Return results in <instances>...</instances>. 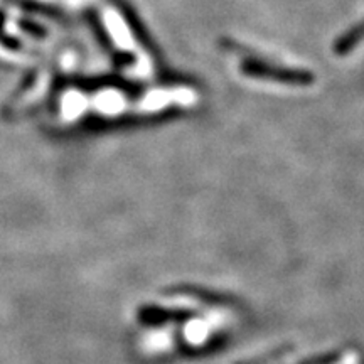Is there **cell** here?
<instances>
[{
  "instance_id": "6da1fadb",
  "label": "cell",
  "mask_w": 364,
  "mask_h": 364,
  "mask_svg": "<svg viewBox=\"0 0 364 364\" xmlns=\"http://www.w3.org/2000/svg\"><path fill=\"white\" fill-rule=\"evenodd\" d=\"M277 66H270L267 63L260 61H248L245 63L243 71L248 76L253 78H270V80H280L282 83H309L311 75L307 73L290 71V70H275Z\"/></svg>"
},
{
  "instance_id": "7a4b0ae2",
  "label": "cell",
  "mask_w": 364,
  "mask_h": 364,
  "mask_svg": "<svg viewBox=\"0 0 364 364\" xmlns=\"http://www.w3.org/2000/svg\"><path fill=\"white\" fill-rule=\"evenodd\" d=\"M363 38H364V22L363 24H359L356 29L351 31L349 34H346L343 39H341V43L338 48H336V51L344 54L346 51H349V49H353L354 46H356Z\"/></svg>"
}]
</instances>
